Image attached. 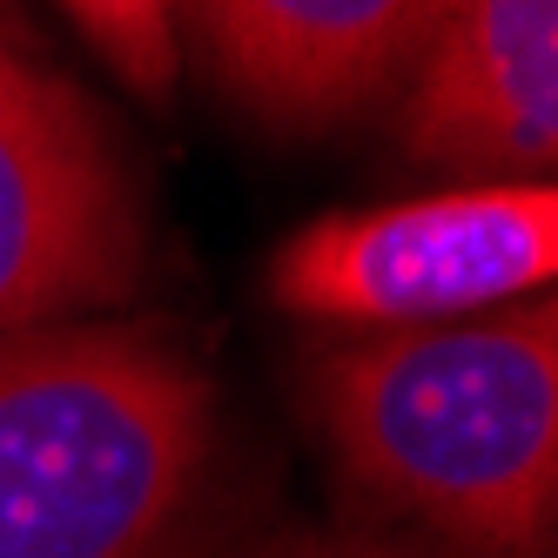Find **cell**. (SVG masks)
Listing matches in <instances>:
<instances>
[{"label": "cell", "mask_w": 558, "mask_h": 558, "mask_svg": "<svg viewBox=\"0 0 558 558\" xmlns=\"http://www.w3.org/2000/svg\"><path fill=\"white\" fill-rule=\"evenodd\" d=\"M310 411L371 498L464 551H558V290L350 337L310 364Z\"/></svg>", "instance_id": "obj_1"}, {"label": "cell", "mask_w": 558, "mask_h": 558, "mask_svg": "<svg viewBox=\"0 0 558 558\" xmlns=\"http://www.w3.org/2000/svg\"><path fill=\"white\" fill-rule=\"evenodd\" d=\"M209 458L216 384L162 324L0 337V558H162Z\"/></svg>", "instance_id": "obj_2"}, {"label": "cell", "mask_w": 558, "mask_h": 558, "mask_svg": "<svg viewBox=\"0 0 558 558\" xmlns=\"http://www.w3.org/2000/svg\"><path fill=\"white\" fill-rule=\"evenodd\" d=\"M558 290V182H458L296 229L269 263L290 316L343 330L458 324Z\"/></svg>", "instance_id": "obj_3"}, {"label": "cell", "mask_w": 558, "mask_h": 558, "mask_svg": "<svg viewBox=\"0 0 558 558\" xmlns=\"http://www.w3.org/2000/svg\"><path fill=\"white\" fill-rule=\"evenodd\" d=\"M148 216L101 114L0 27V337L114 310Z\"/></svg>", "instance_id": "obj_4"}, {"label": "cell", "mask_w": 558, "mask_h": 558, "mask_svg": "<svg viewBox=\"0 0 558 558\" xmlns=\"http://www.w3.org/2000/svg\"><path fill=\"white\" fill-rule=\"evenodd\" d=\"M397 148L464 182H558V0H437Z\"/></svg>", "instance_id": "obj_5"}, {"label": "cell", "mask_w": 558, "mask_h": 558, "mask_svg": "<svg viewBox=\"0 0 558 558\" xmlns=\"http://www.w3.org/2000/svg\"><path fill=\"white\" fill-rule=\"evenodd\" d=\"M209 74L256 122L316 135L404 95L437 0H182Z\"/></svg>", "instance_id": "obj_6"}, {"label": "cell", "mask_w": 558, "mask_h": 558, "mask_svg": "<svg viewBox=\"0 0 558 558\" xmlns=\"http://www.w3.org/2000/svg\"><path fill=\"white\" fill-rule=\"evenodd\" d=\"M61 8L95 41V54L129 82L135 101L169 108L175 74H182V48H175L182 0H61Z\"/></svg>", "instance_id": "obj_7"}, {"label": "cell", "mask_w": 558, "mask_h": 558, "mask_svg": "<svg viewBox=\"0 0 558 558\" xmlns=\"http://www.w3.org/2000/svg\"><path fill=\"white\" fill-rule=\"evenodd\" d=\"M269 558H404V551H384V545H324V538H310V545L269 551Z\"/></svg>", "instance_id": "obj_8"}, {"label": "cell", "mask_w": 558, "mask_h": 558, "mask_svg": "<svg viewBox=\"0 0 558 558\" xmlns=\"http://www.w3.org/2000/svg\"><path fill=\"white\" fill-rule=\"evenodd\" d=\"M0 27H8V21H0Z\"/></svg>", "instance_id": "obj_9"}]
</instances>
